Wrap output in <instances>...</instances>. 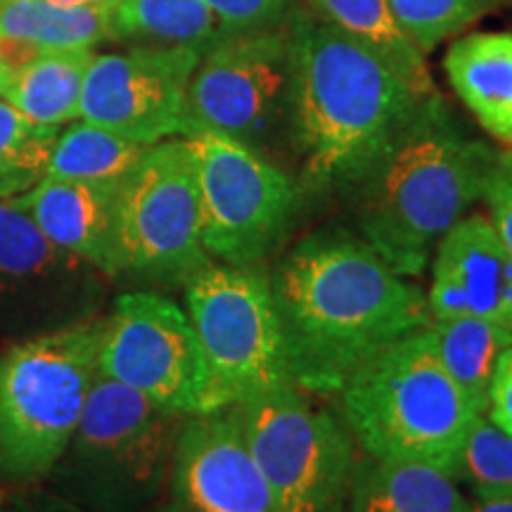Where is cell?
<instances>
[{"instance_id":"obj_3","label":"cell","mask_w":512,"mask_h":512,"mask_svg":"<svg viewBox=\"0 0 512 512\" xmlns=\"http://www.w3.org/2000/svg\"><path fill=\"white\" fill-rule=\"evenodd\" d=\"M290 24L292 147L302 164L297 181L304 192L342 190L430 95H420L373 50L304 5Z\"/></svg>"},{"instance_id":"obj_34","label":"cell","mask_w":512,"mask_h":512,"mask_svg":"<svg viewBox=\"0 0 512 512\" xmlns=\"http://www.w3.org/2000/svg\"><path fill=\"white\" fill-rule=\"evenodd\" d=\"M46 3L57 5V8H83V5H102L110 0H46Z\"/></svg>"},{"instance_id":"obj_24","label":"cell","mask_w":512,"mask_h":512,"mask_svg":"<svg viewBox=\"0 0 512 512\" xmlns=\"http://www.w3.org/2000/svg\"><path fill=\"white\" fill-rule=\"evenodd\" d=\"M219 36L204 0H110V41L207 50Z\"/></svg>"},{"instance_id":"obj_1","label":"cell","mask_w":512,"mask_h":512,"mask_svg":"<svg viewBox=\"0 0 512 512\" xmlns=\"http://www.w3.org/2000/svg\"><path fill=\"white\" fill-rule=\"evenodd\" d=\"M268 285L292 384L304 394H339L370 358L432 318L427 294L347 228L294 242Z\"/></svg>"},{"instance_id":"obj_20","label":"cell","mask_w":512,"mask_h":512,"mask_svg":"<svg viewBox=\"0 0 512 512\" xmlns=\"http://www.w3.org/2000/svg\"><path fill=\"white\" fill-rule=\"evenodd\" d=\"M460 486L434 467L375 456L356 458L347 512H467Z\"/></svg>"},{"instance_id":"obj_22","label":"cell","mask_w":512,"mask_h":512,"mask_svg":"<svg viewBox=\"0 0 512 512\" xmlns=\"http://www.w3.org/2000/svg\"><path fill=\"white\" fill-rule=\"evenodd\" d=\"M427 328L446 373L463 389L475 411L486 413L496 368L512 347V330L472 316L430 318Z\"/></svg>"},{"instance_id":"obj_29","label":"cell","mask_w":512,"mask_h":512,"mask_svg":"<svg viewBox=\"0 0 512 512\" xmlns=\"http://www.w3.org/2000/svg\"><path fill=\"white\" fill-rule=\"evenodd\" d=\"M219 22L221 34H242L285 24L302 8V0H204Z\"/></svg>"},{"instance_id":"obj_25","label":"cell","mask_w":512,"mask_h":512,"mask_svg":"<svg viewBox=\"0 0 512 512\" xmlns=\"http://www.w3.org/2000/svg\"><path fill=\"white\" fill-rule=\"evenodd\" d=\"M150 145L133 143L107 128L79 121L60 131L48 164V178L121 185Z\"/></svg>"},{"instance_id":"obj_9","label":"cell","mask_w":512,"mask_h":512,"mask_svg":"<svg viewBox=\"0 0 512 512\" xmlns=\"http://www.w3.org/2000/svg\"><path fill=\"white\" fill-rule=\"evenodd\" d=\"M238 406L278 512H347L356 453L344 422L294 384Z\"/></svg>"},{"instance_id":"obj_14","label":"cell","mask_w":512,"mask_h":512,"mask_svg":"<svg viewBox=\"0 0 512 512\" xmlns=\"http://www.w3.org/2000/svg\"><path fill=\"white\" fill-rule=\"evenodd\" d=\"M202 53L192 46H131L93 55L79 119L140 145L185 138L188 88Z\"/></svg>"},{"instance_id":"obj_37","label":"cell","mask_w":512,"mask_h":512,"mask_svg":"<svg viewBox=\"0 0 512 512\" xmlns=\"http://www.w3.org/2000/svg\"><path fill=\"white\" fill-rule=\"evenodd\" d=\"M3 498H5V494H3V491H0V508H3Z\"/></svg>"},{"instance_id":"obj_30","label":"cell","mask_w":512,"mask_h":512,"mask_svg":"<svg viewBox=\"0 0 512 512\" xmlns=\"http://www.w3.org/2000/svg\"><path fill=\"white\" fill-rule=\"evenodd\" d=\"M482 200L489 207L491 226L512 254V150L496 152Z\"/></svg>"},{"instance_id":"obj_21","label":"cell","mask_w":512,"mask_h":512,"mask_svg":"<svg viewBox=\"0 0 512 512\" xmlns=\"http://www.w3.org/2000/svg\"><path fill=\"white\" fill-rule=\"evenodd\" d=\"M93 50L41 53L15 69L3 98L38 126L62 128L79 119L81 93Z\"/></svg>"},{"instance_id":"obj_15","label":"cell","mask_w":512,"mask_h":512,"mask_svg":"<svg viewBox=\"0 0 512 512\" xmlns=\"http://www.w3.org/2000/svg\"><path fill=\"white\" fill-rule=\"evenodd\" d=\"M169 484L183 512H278L238 403L185 415Z\"/></svg>"},{"instance_id":"obj_28","label":"cell","mask_w":512,"mask_h":512,"mask_svg":"<svg viewBox=\"0 0 512 512\" xmlns=\"http://www.w3.org/2000/svg\"><path fill=\"white\" fill-rule=\"evenodd\" d=\"M392 15L408 41L430 55L446 38L458 36L460 31L489 15L498 0H387Z\"/></svg>"},{"instance_id":"obj_5","label":"cell","mask_w":512,"mask_h":512,"mask_svg":"<svg viewBox=\"0 0 512 512\" xmlns=\"http://www.w3.org/2000/svg\"><path fill=\"white\" fill-rule=\"evenodd\" d=\"M185 415L98 375L48 479L83 512H145L169 484Z\"/></svg>"},{"instance_id":"obj_12","label":"cell","mask_w":512,"mask_h":512,"mask_svg":"<svg viewBox=\"0 0 512 512\" xmlns=\"http://www.w3.org/2000/svg\"><path fill=\"white\" fill-rule=\"evenodd\" d=\"M102 278L50 242L17 204L0 200V339L17 342L98 318Z\"/></svg>"},{"instance_id":"obj_18","label":"cell","mask_w":512,"mask_h":512,"mask_svg":"<svg viewBox=\"0 0 512 512\" xmlns=\"http://www.w3.org/2000/svg\"><path fill=\"white\" fill-rule=\"evenodd\" d=\"M444 72L491 138L512 150V34L475 31L446 50Z\"/></svg>"},{"instance_id":"obj_13","label":"cell","mask_w":512,"mask_h":512,"mask_svg":"<svg viewBox=\"0 0 512 512\" xmlns=\"http://www.w3.org/2000/svg\"><path fill=\"white\" fill-rule=\"evenodd\" d=\"M100 375L178 415L200 413L204 370L185 309L155 292L114 302L100 339Z\"/></svg>"},{"instance_id":"obj_8","label":"cell","mask_w":512,"mask_h":512,"mask_svg":"<svg viewBox=\"0 0 512 512\" xmlns=\"http://www.w3.org/2000/svg\"><path fill=\"white\" fill-rule=\"evenodd\" d=\"M290 19L271 29L221 34L204 50L188 88L185 138L211 133L264 157L283 136L292 143Z\"/></svg>"},{"instance_id":"obj_19","label":"cell","mask_w":512,"mask_h":512,"mask_svg":"<svg viewBox=\"0 0 512 512\" xmlns=\"http://www.w3.org/2000/svg\"><path fill=\"white\" fill-rule=\"evenodd\" d=\"M110 41V3L57 8L46 0H0V62L15 69L41 53L93 50Z\"/></svg>"},{"instance_id":"obj_6","label":"cell","mask_w":512,"mask_h":512,"mask_svg":"<svg viewBox=\"0 0 512 512\" xmlns=\"http://www.w3.org/2000/svg\"><path fill=\"white\" fill-rule=\"evenodd\" d=\"M102 325L98 316L0 351V482L48 479L100 375Z\"/></svg>"},{"instance_id":"obj_4","label":"cell","mask_w":512,"mask_h":512,"mask_svg":"<svg viewBox=\"0 0 512 512\" xmlns=\"http://www.w3.org/2000/svg\"><path fill=\"white\" fill-rule=\"evenodd\" d=\"M344 425L366 456L451 472L475 406L446 373L430 328L384 347L339 392Z\"/></svg>"},{"instance_id":"obj_7","label":"cell","mask_w":512,"mask_h":512,"mask_svg":"<svg viewBox=\"0 0 512 512\" xmlns=\"http://www.w3.org/2000/svg\"><path fill=\"white\" fill-rule=\"evenodd\" d=\"M185 313L202 356L200 413L292 384L268 275L211 261L185 280Z\"/></svg>"},{"instance_id":"obj_2","label":"cell","mask_w":512,"mask_h":512,"mask_svg":"<svg viewBox=\"0 0 512 512\" xmlns=\"http://www.w3.org/2000/svg\"><path fill=\"white\" fill-rule=\"evenodd\" d=\"M494 159L430 95L342 188L354 233L403 278H420L439 240L482 200Z\"/></svg>"},{"instance_id":"obj_35","label":"cell","mask_w":512,"mask_h":512,"mask_svg":"<svg viewBox=\"0 0 512 512\" xmlns=\"http://www.w3.org/2000/svg\"><path fill=\"white\" fill-rule=\"evenodd\" d=\"M10 76H12V69H10L8 64H5V62H0V98H3L5 88H8Z\"/></svg>"},{"instance_id":"obj_32","label":"cell","mask_w":512,"mask_h":512,"mask_svg":"<svg viewBox=\"0 0 512 512\" xmlns=\"http://www.w3.org/2000/svg\"><path fill=\"white\" fill-rule=\"evenodd\" d=\"M0 512H83L69 503L67 498L57 496L55 491H41V489H22L15 494L3 498V508Z\"/></svg>"},{"instance_id":"obj_11","label":"cell","mask_w":512,"mask_h":512,"mask_svg":"<svg viewBox=\"0 0 512 512\" xmlns=\"http://www.w3.org/2000/svg\"><path fill=\"white\" fill-rule=\"evenodd\" d=\"M121 275L188 280L211 264L202 247L200 178L188 138L150 145L117 195Z\"/></svg>"},{"instance_id":"obj_27","label":"cell","mask_w":512,"mask_h":512,"mask_svg":"<svg viewBox=\"0 0 512 512\" xmlns=\"http://www.w3.org/2000/svg\"><path fill=\"white\" fill-rule=\"evenodd\" d=\"M448 477L472 491L477 501L512 498V437L486 413L465 434Z\"/></svg>"},{"instance_id":"obj_10","label":"cell","mask_w":512,"mask_h":512,"mask_svg":"<svg viewBox=\"0 0 512 512\" xmlns=\"http://www.w3.org/2000/svg\"><path fill=\"white\" fill-rule=\"evenodd\" d=\"M200 178L202 247L216 264L254 268L283 245L306 192L271 159L200 133L188 138Z\"/></svg>"},{"instance_id":"obj_17","label":"cell","mask_w":512,"mask_h":512,"mask_svg":"<svg viewBox=\"0 0 512 512\" xmlns=\"http://www.w3.org/2000/svg\"><path fill=\"white\" fill-rule=\"evenodd\" d=\"M119 185L43 178L29 192L10 200L57 247L105 275H121L117 247Z\"/></svg>"},{"instance_id":"obj_33","label":"cell","mask_w":512,"mask_h":512,"mask_svg":"<svg viewBox=\"0 0 512 512\" xmlns=\"http://www.w3.org/2000/svg\"><path fill=\"white\" fill-rule=\"evenodd\" d=\"M467 512H512V498H484V501L470 503Z\"/></svg>"},{"instance_id":"obj_16","label":"cell","mask_w":512,"mask_h":512,"mask_svg":"<svg viewBox=\"0 0 512 512\" xmlns=\"http://www.w3.org/2000/svg\"><path fill=\"white\" fill-rule=\"evenodd\" d=\"M427 309L432 318L472 316L512 330V254L489 216H463L439 240Z\"/></svg>"},{"instance_id":"obj_26","label":"cell","mask_w":512,"mask_h":512,"mask_svg":"<svg viewBox=\"0 0 512 512\" xmlns=\"http://www.w3.org/2000/svg\"><path fill=\"white\" fill-rule=\"evenodd\" d=\"M60 128L38 126L0 98V200H15L48 176Z\"/></svg>"},{"instance_id":"obj_23","label":"cell","mask_w":512,"mask_h":512,"mask_svg":"<svg viewBox=\"0 0 512 512\" xmlns=\"http://www.w3.org/2000/svg\"><path fill=\"white\" fill-rule=\"evenodd\" d=\"M316 15L389 64L420 95L439 93L427 57L408 41L387 0H313Z\"/></svg>"},{"instance_id":"obj_31","label":"cell","mask_w":512,"mask_h":512,"mask_svg":"<svg viewBox=\"0 0 512 512\" xmlns=\"http://www.w3.org/2000/svg\"><path fill=\"white\" fill-rule=\"evenodd\" d=\"M486 415L512 437V347L505 351L496 368Z\"/></svg>"},{"instance_id":"obj_36","label":"cell","mask_w":512,"mask_h":512,"mask_svg":"<svg viewBox=\"0 0 512 512\" xmlns=\"http://www.w3.org/2000/svg\"><path fill=\"white\" fill-rule=\"evenodd\" d=\"M159 512H183V510L178 508V505L171 503V505H166V508H164V510H159Z\"/></svg>"}]
</instances>
